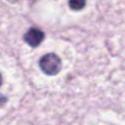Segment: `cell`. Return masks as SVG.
<instances>
[{
	"mask_svg": "<svg viewBox=\"0 0 125 125\" xmlns=\"http://www.w3.org/2000/svg\"><path fill=\"white\" fill-rule=\"evenodd\" d=\"M39 66L45 74L48 75H55L61 70L62 62L56 54L50 53L44 55L40 59Z\"/></svg>",
	"mask_w": 125,
	"mask_h": 125,
	"instance_id": "cell-1",
	"label": "cell"
},
{
	"mask_svg": "<svg viewBox=\"0 0 125 125\" xmlns=\"http://www.w3.org/2000/svg\"><path fill=\"white\" fill-rule=\"evenodd\" d=\"M45 38L44 32L37 28H30L24 34L23 40L31 48H37L39 46Z\"/></svg>",
	"mask_w": 125,
	"mask_h": 125,
	"instance_id": "cell-2",
	"label": "cell"
},
{
	"mask_svg": "<svg viewBox=\"0 0 125 125\" xmlns=\"http://www.w3.org/2000/svg\"><path fill=\"white\" fill-rule=\"evenodd\" d=\"M69 5L73 10H81L86 5V0H69Z\"/></svg>",
	"mask_w": 125,
	"mask_h": 125,
	"instance_id": "cell-3",
	"label": "cell"
},
{
	"mask_svg": "<svg viewBox=\"0 0 125 125\" xmlns=\"http://www.w3.org/2000/svg\"><path fill=\"white\" fill-rule=\"evenodd\" d=\"M7 102V98L5 97V96L2 95L1 93H0V107L3 106Z\"/></svg>",
	"mask_w": 125,
	"mask_h": 125,
	"instance_id": "cell-4",
	"label": "cell"
},
{
	"mask_svg": "<svg viewBox=\"0 0 125 125\" xmlns=\"http://www.w3.org/2000/svg\"><path fill=\"white\" fill-rule=\"evenodd\" d=\"M2 82H3V78H2V75H1V74L0 73V86H1V84H2Z\"/></svg>",
	"mask_w": 125,
	"mask_h": 125,
	"instance_id": "cell-5",
	"label": "cell"
},
{
	"mask_svg": "<svg viewBox=\"0 0 125 125\" xmlns=\"http://www.w3.org/2000/svg\"><path fill=\"white\" fill-rule=\"evenodd\" d=\"M10 1H18V0H10Z\"/></svg>",
	"mask_w": 125,
	"mask_h": 125,
	"instance_id": "cell-6",
	"label": "cell"
}]
</instances>
